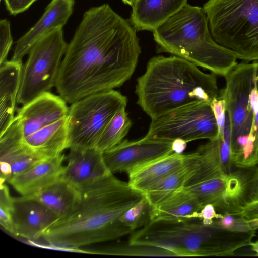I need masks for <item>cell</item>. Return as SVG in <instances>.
I'll list each match as a JSON object with an SVG mask.
<instances>
[{
    "label": "cell",
    "mask_w": 258,
    "mask_h": 258,
    "mask_svg": "<svg viewBox=\"0 0 258 258\" xmlns=\"http://www.w3.org/2000/svg\"><path fill=\"white\" fill-rule=\"evenodd\" d=\"M37 0H4L10 14L16 15L26 11Z\"/></svg>",
    "instance_id": "cell-36"
},
{
    "label": "cell",
    "mask_w": 258,
    "mask_h": 258,
    "mask_svg": "<svg viewBox=\"0 0 258 258\" xmlns=\"http://www.w3.org/2000/svg\"><path fill=\"white\" fill-rule=\"evenodd\" d=\"M23 137L15 116L10 126L0 135L1 181H7L45 159L25 144Z\"/></svg>",
    "instance_id": "cell-12"
},
{
    "label": "cell",
    "mask_w": 258,
    "mask_h": 258,
    "mask_svg": "<svg viewBox=\"0 0 258 258\" xmlns=\"http://www.w3.org/2000/svg\"><path fill=\"white\" fill-rule=\"evenodd\" d=\"M79 196L78 190L60 179L37 193L21 197L37 201L60 218L73 211L78 201Z\"/></svg>",
    "instance_id": "cell-24"
},
{
    "label": "cell",
    "mask_w": 258,
    "mask_h": 258,
    "mask_svg": "<svg viewBox=\"0 0 258 258\" xmlns=\"http://www.w3.org/2000/svg\"><path fill=\"white\" fill-rule=\"evenodd\" d=\"M67 46L62 28L53 30L35 43L23 66L17 103L26 104L55 87Z\"/></svg>",
    "instance_id": "cell-8"
},
{
    "label": "cell",
    "mask_w": 258,
    "mask_h": 258,
    "mask_svg": "<svg viewBox=\"0 0 258 258\" xmlns=\"http://www.w3.org/2000/svg\"><path fill=\"white\" fill-rule=\"evenodd\" d=\"M246 202L258 200V167L250 178H248L246 193Z\"/></svg>",
    "instance_id": "cell-37"
},
{
    "label": "cell",
    "mask_w": 258,
    "mask_h": 258,
    "mask_svg": "<svg viewBox=\"0 0 258 258\" xmlns=\"http://www.w3.org/2000/svg\"><path fill=\"white\" fill-rule=\"evenodd\" d=\"M213 224L216 226L230 231L238 233H255L250 228L248 220L225 212L222 216L214 219Z\"/></svg>",
    "instance_id": "cell-31"
},
{
    "label": "cell",
    "mask_w": 258,
    "mask_h": 258,
    "mask_svg": "<svg viewBox=\"0 0 258 258\" xmlns=\"http://www.w3.org/2000/svg\"><path fill=\"white\" fill-rule=\"evenodd\" d=\"M13 44L10 23L6 19L0 21V64L7 60Z\"/></svg>",
    "instance_id": "cell-32"
},
{
    "label": "cell",
    "mask_w": 258,
    "mask_h": 258,
    "mask_svg": "<svg viewBox=\"0 0 258 258\" xmlns=\"http://www.w3.org/2000/svg\"><path fill=\"white\" fill-rule=\"evenodd\" d=\"M141 48L136 29L107 4L83 14L68 44L55 87L72 104L121 86L133 75Z\"/></svg>",
    "instance_id": "cell-1"
},
{
    "label": "cell",
    "mask_w": 258,
    "mask_h": 258,
    "mask_svg": "<svg viewBox=\"0 0 258 258\" xmlns=\"http://www.w3.org/2000/svg\"><path fill=\"white\" fill-rule=\"evenodd\" d=\"M22 69V61L7 60L0 64V135L15 117Z\"/></svg>",
    "instance_id": "cell-19"
},
{
    "label": "cell",
    "mask_w": 258,
    "mask_h": 258,
    "mask_svg": "<svg viewBox=\"0 0 258 258\" xmlns=\"http://www.w3.org/2000/svg\"><path fill=\"white\" fill-rule=\"evenodd\" d=\"M239 155L244 164L252 167L258 165V112L253 118L247 141L239 150Z\"/></svg>",
    "instance_id": "cell-30"
},
{
    "label": "cell",
    "mask_w": 258,
    "mask_h": 258,
    "mask_svg": "<svg viewBox=\"0 0 258 258\" xmlns=\"http://www.w3.org/2000/svg\"><path fill=\"white\" fill-rule=\"evenodd\" d=\"M132 125L126 108L120 109L107 124L95 148L104 152L117 145L127 135Z\"/></svg>",
    "instance_id": "cell-26"
},
{
    "label": "cell",
    "mask_w": 258,
    "mask_h": 258,
    "mask_svg": "<svg viewBox=\"0 0 258 258\" xmlns=\"http://www.w3.org/2000/svg\"><path fill=\"white\" fill-rule=\"evenodd\" d=\"M135 92L137 103L151 119L195 103H210L219 95L215 74L175 55L151 58Z\"/></svg>",
    "instance_id": "cell-3"
},
{
    "label": "cell",
    "mask_w": 258,
    "mask_h": 258,
    "mask_svg": "<svg viewBox=\"0 0 258 258\" xmlns=\"http://www.w3.org/2000/svg\"><path fill=\"white\" fill-rule=\"evenodd\" d=\"M173 141L144 139L123 140L117 145L103 152L105 165L111 174L125 172L173 153Z\"/></svg>",
    "instance_id": "cell-11"
},
{
    "label": "cell",
    "mask_w": 258,
    "mask_h": 258,
    "mask_svg": "<svg viewBox=\"0 0 258 258\" xmlns=\"http://www.w3.org/2000/svg\"><path fill=\"white\" fill-rule=\"evenodd\" d=\"M67 103L60 95L44 93L17 109L23 137L27 136L68 116Z\"/></svg>",
    "instance_id": "cell-13"
},
{
    "label": "cell",
    "mask_w": 258,
    "mask_h": 258,
    "mask_svg": "<svg viewBox=\"0 0 258 258\" xmlns=\"http://www.w3.org/2000/svg\"><path fill=\"white\" fill-rule=\"evenodd\" d=\"M187 155L173 153L141 165L128 174V184L144 192L185 162Z\"/></svg>",
    "instance_id": "cell-21"
},
{
    "label": "cell",
    "mask_w": 258,
    "mask_h": 258,
    "mask_svg": "<svg viewBox=\"0 0 258 258\" xmlns=\"http://www.w3.org/2000/svg\"><path fill=\"white\" fill-rule=\"evenodd\" d=\"M219 97L225 102L231 128V146L238 137L248 135L254 115L249 96L258 78V61L238 63L225 77Z\"/></svg>",
    "instance_id": "cell-10"
},
{
    "label": "cell",
    "mask_w": 258,
    "mask_h": 258,
    "mask_svg": "<svg viewBox=\"0 0 258 258\" xmlns=\"http://www.w3.org/2000/svg\"><path fill=\"white\" fill-rule=\"evenodd\" d=\"M158 52L185 59L225 77L237 64V57L211 34L203 8L187 4L153 31Z\"/></svg>",
    "instance_id": "cell-4"
},
{
    "label": "cell",
    "mask_w": 258,
    "mask_h": 258,
    "mask_svg": "<svg viewBox=\"0 0 258 258\" xmlns=\"http://www.w3.org/2000/svg\"><path fill=\"white\" fill-rule=\"evenodd\" d=\"M68 116L23 137V141L43 158L57 156L68 149Z\"/></svg>",
    "instance_id": "cell-22"
},
{
    "label": "cell",
    "mask_w": 258,
    "mask_h": 258,
    "mask_svg": "<svg viewBox=\"0 0 258 258\" xmlns=\"http://www.w3.org/2000/svg\"><path fill=\"white\" fill-rule=\"evenodd\" d=\"M69 149L61 179L79 191L110 173L104 162L103 152L96 148Z\"/></svg>",
    "instance_id": "cell-14"
},
{
    "label": "cell",
    "mask_w": 258,
    "mask_h": 258,
    "mask_svg": "<svg viewBox=\"0 0 258 258\" xmlns=\"http://www.w3.org/2000/svg\"><path fill=\"white\" fill-rule=\"evenodd\" d=\"M65 159L63 153L44 159L7 182L21 196L34 195L61 179Z\"/></svg>",
    "instance_id": "cell-17"
},
{
    "label": "cell",
    "mask_w": 258,
    "mask_h": 258,
    "mask_svg": "<svg viewBox=\"0 0 258 258\" xmlns=\"http://www.w3.org/2000/svg\"><path fill=\"white\" fill-rule=\"evenodd\" d=\"M1 1H2V0H1Z\"/></svg>",
    "instance_id": "cell-43"
},
{
    "label": "cell",
    "mask_w": 258,
    "mask_h": 258,
    "mask_svg": "<svg viewBox=\"0 0 258 258\" xmlns=\"http://www.w3.org/2000/svg\"><path fill=\"white\" fill-rule=\"evenodd\" d=\"M151 205L144 197L136 204L129 208L120 218V221L133 231L141 228L150 221Z\"/></svg>",
    "instance_id": "cell-28"
},
{
    "label": "cell",
    "mask_w": 258,
    "mask_h": 258,
    "mask_svg": "<svg viewBox=\"0 0 258 258\" xmlns=\"http://www.w3.org/2000/svg\"><path fill=\"white\" fill-rule=\"evenodd\" d=\"M222 214L217 213L215 207L212 204L205 205L198 212H195L187 217L188 220L199 219L205 225H211L214 219L221 217Z\"/></svg>",
    "instance_id": "cell-34"
},
{
    "label": "cell",
    "mask_w": 258,
    "mask_h": 258,
    "mask_svg": "<svg viewBox=\"0 0 258 258\" xmlns=\"http://www.w3.org/2000/svg\"><path fill=\"white\" fill-rule=\"evenodd\" d=\"M203 9L217 43L237 59L258 61V0H208Z\"/></svg>",
    "instance_id": "cell-6"
},
{
    "label": "cell",
    "mask_w": 258,
    "mask_h": 258,
    "mask_svg": "<svg viewBox=\"0 0 258 258\" xmlns=\"http://www.w3.org/2000/svg\"><path fill=\"white\" fill-rule=\"evenodd\" d=\"M251 247V249L253 251H254L256 255L258 256V240L254 242H251L250 245Z\"/></svg>",
    "instance_id": "cell-41"
},
{
    "label": "cell",
    "mask_w": 258,
    "mask_h": 258,
    "mask_svg": "<svg viewBox=\"0 0 258 258\" xmlns=\"http://www.w3.org/2000/svg\"><path fill=\"white\" fill-rule=\"evenodd\" d=\"M250 240L246 233L228 231L195 219L177 222L149 221L133 233L130 244L145 245L170 250L177 256L233 255Z\"/></svg>",
    "instance_id": "cell-5"
},
{
    "label": "cell",
    "mask_w": 258,
    "mask_h": 258,
    "mask_svg": "<svg viewBox=\"0 0 258 258\" xmlns=\"http://www.w3.org/2000/svg\"><path fill=\"white\" fill-rule=\"evenodd\" d=\"M125 4L132 6L135 0H122Z\"/></svg>",
    "instance_id": "cell-42"
},
{
    "label": "cell",
    "mask_w": 258,
    "mask_h": 258,
    "mask_svg": "<svg viewBox=\"0 0 258 258\" xmlns=\"http://www.w3.org/2000/svg\"><path fill=\"white\" fill-rule=\"evenodd\" d=\"M15 236L29 240L41 238L44 230L57 216L34 200L22 197L13 198Z\"/></svg>",
    "instance_id": "cell-16"
},
{
    "label": "cell",
    "mask_w": 258,
    "mask_h": 258,
    "mask_svg": "<svg viewBox=\"0 0 258 258\" xmlns=\"http://www.w3.org/2000/svg\"><path fill=\"white\" fill-rule=\"evenodd\" d=\"M127 104V97L115 90L91 95L72 103L68 114V149L95 148L111 119Z\"/></svg>",
    "instance_id": "cell-7"
},
{
    "label": "cell",
    "mask_w": 258,
    "mask_h": 258,
    "mask_svg": "<svg viewBox=\"0 0 258 258\" xmlns=\"http://www.w3.org/2000/svg\"><path fill=\"white\" fill-rule=\"evenodd\" d=\"M258 78L256 80L254 86L252 89L250 96V106L252 109L254 117L258 112Z\"/></svg>",
    "instance_id": "cell-38"
},
{
    "label": "cell",
    "mask_w": 258,
    "mask_h": 258,
    "mask_svg": "<svg viewBox=\"0 0 258 258\" xmlns=\"http://www.w3.org/2000/svg\"><path fill=\"white\" fill-rule=\"evenodd\" d=\"M210 106L216 121L218 135L224 139L226 114L225 102L224 99L218 97L211 101Z\"/></svg>",
    "instance_id": "cell-33"
},
{
    "label": "cell",
    "mask_w": 258,
    "mask_h": 258,
    "mask_svg": "<svg viewBox=\"0 0 258 258\" xmlns=\"http://www.w3.org/2000/svg\"><path fill=\"white\" fill-rule=\"evenodd\" d=\"M187 4V0H135L131 23L136 30L153 31Z\"/></svg>",
    "instance_id": "cell-18"
},
{
    "label": "cell",
    "mask_w": 258,
    "mask_h": 258,
    "mask_svg": "<svg viewBox=\"0 0 258 258\" xmlns=\"http://www.w3.org/2000/svg\"><path fill=\"white\" fill-rule=\"evenodd\" d=\"M78 201L67 215L57 218L41 238L50 245L76 249L114 240L132 231L119 220L144 197L109 173L79 190Z\"/></svg>",
    "instance_id": "cell-2"
},
{
    "label": "cell",
    "mask_w": 258,
    "mask_h": 258,
    "mask_svg": "<svg viewBox=\"0 0 258 258\" xmlns=\"http://www.w3.org/2000/svg\"><path fill=\"white\" fill-rule=\"evenodd\" d=\"M248 223L251 231L255 232L258 229V218L248 219Z\"/></svg>",
    "instance_id": "cell-40"
},
{
    "label": "cell",
    "mask_w": 258,
    "mask_h": 258,
    "mask_svg": "<svg viewBox=\"0 0 258 258\" xmlns=\"http://www.w3.org/2000/svg\"><path fill=\"white\" fill-rule=\"evenodd\" d=\"M100 253L123 256H177L172 251L161 247L129 243L110 247Z\"/></svg>",
    "instance_id": "cell-27"
},
{
    "label": "cell",
    "mask_w": 258,
    "mask_h": 258,
    "mask_svg": "<svg viewBox=\"0 0 258 258\" xmlns=\"http://www.w3.org/2000/svg\"><path fill=\"white\" fill-rule=\"evenodd\" d=\"M194 153L187 155L184 164L157 183L144 194L151 206H153L176 191L184 187L195 167Z\"/></svg>",
    "instance_id": "cell-25"
},
{
    "label": "cell",
    "mask_w": 258,
    "mask_h": 258,
    "mask_svg": "<svg viewBox=\"0 0 258 258\" xmlns=\"http://www.w3.org/2000/svg\"><path fill=\"white\" fill-rule=\"evenodd\" d=\"M203 208L195 196L184 187L151 206L150 221L181 222Z\"/></svg>",
    "instance_id": "cell-20"
},
{
    "label": "cell",
    "mask_w": 258,
    "mask_h": 258,
    "mask_svg": "<svg viewBox=\"0 0 258 258\" xmlns=\"http://www.w3.org/2000/svg\"><path fill=\"white\" fill-rule=\"evenodd\" d=\"M221 140V138L218 135L216 138L200 146L194 152V169L184 187L206 179L228 174L222 161Z\"/></svg>",
    "instance_id": "cell-23"
},
{
    "label": "cell",
    "mask_w": 258,
    "mask_h": 258,
    "mask_svg": "<svg viewBox=\"0 0 258 258\" xmlns=\"http://www.w3.org/2000/svg\"><path fill=\"white\" fill-rule=\"evenodd\" d=\"M151 120L144 139H182L188 142L210 140L218 136L210 103L206 102L182 107Z\"/></svg>",
    "instance_id": "cell-9"
},
{
    "label": "cell",
    "mask_w": 258,
    "mask_h": 258,
    "mask_svg": "<svg viewBox=\"0 0 258 258\" xmlns=\"http://www.w3.org/2000/svg\"><path fill=\"white\" fill-rule=\"evenodd\" d=\"M230 213L246 219L258 218V200L246 202Z\"/></svg>",
    "instance_id": "cell-35"
},
{
    "label": "cell",
    "mask_w": 258,
    "mask_h": 258,
    "mask_svg": "<svg viewBox=\"0 0 258 258\" xmlns=\"http://www.w3.org/2000/svg\"><path fill=\"white\" fill-rule=\"evenodd\" d=\"M75 0H51L36 23L16 42L12 60L22 61L33 46L49 32L62 28L73 11Z\"/></svg>",
    "instance_id": "cell-15"
},
{
    "label": "cell",
    "mask_w": 258,
    "mask_h": 258,
    "mask_svg": "<svg viewBox=\"0 0 258 258\" xmlns=\"http://www.w3.org/2000/svg\"><path fill=\"white\" fill-rule=\"evenodd\" d=\"M14 205L13 198L10 195L5 182L1 181L0 185V224L10 234L15 236L13 222Z\"/></svg>",
    "instance_id": "cell-29"
},
{
    "label": "cell",
    "mask_w": 258,
    "mask_h": 258,
    "mask_svg": "<svg viewBox=\"0 0 258 258\" xmlns=\"http://www.w3.org/2000/svg\"><path fill=\"white\" fill-rule=\"evenodd\" d=\"M187 143V142L182 139L173 140L172 144V149L173 152L177 154H182L186 147Z\"/></svg>",
    "instance_id": "cell-39"
}]
</instances>
